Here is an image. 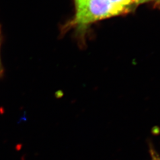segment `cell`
Segmentation results:
<instances>
[{"label":"cell","instance_id":"cell-1","mask_svg":"<svg viewBox=\"0 0 160 160\" xmlns=\"http://www.w3.org/2000/svg\"><path fill=\"white\" fill-rule=\"evenodd\" d=\"M76 13L63 30L74 28L78 33L83 35L91 23L103 18L123 14L128 11L114 6L109 0H75Z\"/></svg>","mask_w":160,"mask_h":160},{"label":"cell","instance_id":"cell-5","mask_svg":"<svg viewBox=\"0 0 160 160\" xmlns=\"http://www.w3.org/2000/svg\"><path fill=\"white\" fill-rule=\"evenodd\" d=\"M149 1V0H143L144 2H146V1Z\"/></svg>","mask_w":160,"mask_h":160},{"label":"cell","instance_id":"cell-4","mask_svg":"<svg viewBox=\"0 0 160 160\" xmlns=\"http://www.w3.org/2000/svg\"><path fill=\"white\" fill-rule=\"evenodd\" d=\"M136 3L137 4H139V3H141V2H143V0H135Z\"/></svg>","mask_w":160,"mask_h":160},{"label":"cell","instance_id":"cell-2","mask_svg":"<svg viewBox=\"0 0 160 160\" xmlns=\"http://www.w3.org/2000/svg\"><path fill=\"white\" fill-rule=\"evenodd\" d=\"M109 2L114 6H118L130 12L132 7L136 4L135 0H109Z\"/></svg>","mask_w":160,"mask_h":160},{"label":"cell","instance_id":"cell-3","mask_svg":"<svg viewBox=\"0 0 160 160\" xmlns=\"http://www.w3.org/2000/svg\"><path fill=\"white\" fill-rule=\"evenodd\" d=\"M150 154L152 157V160H160V157L159 154L155 151L152 148H150Z\"/></svg>","mask_w":160,"mask_h":160}]
</instances>
